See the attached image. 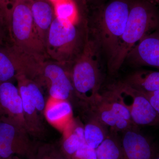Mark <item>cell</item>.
<instances>
[{"label":"cell","mask_w":159,"mask_h":159,"mask_svg":"<svg viewBox=\"0 0 159 159\" xmlns=\"http://www.w3.org/2000/svg\"><path fill=\"white\" fill-rule=\"evenodd\" d=\"M102 55L97 42L86 29L83 48L71 64L70 73L75 97L87 110L101 97Z\"/></svg>","instance_id":"6da1fadb"},{"label":"cell","mask_w":159,"mask_h":159,"mask_svg":"<svg viewBox=\"0 0 159 159\" xmlns=\"http://www.w3.org/2000/svg\"><path fill=\"white\" fill-rule=\"evenodd\" d=\"M159 28V12L148 0L130 3L125 29L111 57L107 61L109 73L119 72L129 52L144 36Z\"/></svg>","instance_id":"7a4b0ae2"},{"label":"cell","mask_w":159,"mask_h":159,"mask_svg":"<svg viewBox=\"0 0 159 159\" xmlns=\"http://www.w3.org/2000/svg\"><path fill=\"white\" fill-rule=\"evenodd\" d=\"M9 48L28 61L42 62L48 58L34 28L29 0H18L8 25Z\"/></svg>","instance_id":"3957f363"},{"label":"cell","mask_w":159,"mask_h":159,"mask_svg":"<svg viewBox=\"0 0 159 159\" xmlns=\"http://www.w3.org/2000/svg\"><path fill=\"white\" fill-rule=\"evenodd\" d=\"M130 4L125 0H114L99 9L90 22L87 21L89 34L97 42L107 61L125 29Z\"/></svg>","instance_id":"277c9868"},{"label":"cell","mask_w":159,"mask_h":159,"mask_svg":"<svg viewBox=\"0 0 159 159\" xmlns=\"http://www.w3.org/2000/svg\"><path fill=\"white\" fill-rule=\"evenodd\" d=\"M79 25L55 16L46 43L48 58L63 65H71L81 52L85 41V36L81 38Z\"/></svg>","instance_id":"5b68a950"},{"label":"cell","mask_w":159,"mask_h":159,"mask_svg":"<svg viewBox=\"0 0 159 159\" xmlns=\"http://www.w3.org/2000/svg\"><path fill=\"white\" fill-rule=\"evenodd\" d=\"M109 89L127 109L133 122L137 126L159 125V116L143 92L123 81L112 84Z\"/></svg>","instance_id":"8992f818"},{"label":"cell","mask_w":159,"mask_h":159,"mask_svg":"<svg viewBox=\"0 0 159 159\" xmlns=\"http://www.w3.org/2000/svg\"><path fill=\"white\" fill-rule=\"evenodd\" d=\"M91 115L110 128V131L122 133L129 129H138L127 109L118 100L110 89L88 110Z\"/></svg>","instance_id":"52a82bcc"},{"label":"cell","mask_w":159,"mask_h":159,"mask_svg":"<svg viewBox=\"0 0 159 159\" xmlns=\"http://www.w3.org/2000/svg\"><path fill=\"white\" fill-rule=\"evenodd\" d=\"M31 137L22 126L0 121V156L34 159L39 142Z\"/></svg>","instance_id":"ba28073f"},{"label":"cell","mask_w":159,"mask_h":159,"mask_svg":"<svg viewBox=\"0 0 159 159\" xmlns=\"http://www.w3.org/2000/svg\"><path fill=\"white\" fill-rule=\"evenodd\" d=\"M39 83L42 87L46 86L51 98L71 103L76 97L68 66L46 60L41 64Z\"/></svg>","instance_id":"9c48e42d"},{"label":"cell","mask_w":159,"mask_h":159,"mask_svg":"<svg viewBox=\"0 0 159 159\" xmlns=\"http://www.w3.org/2000/svg\"><path fill=\"white\" fill-rule=\"evenodd\" d=\"M0 121L20 125L28 131L19 90L11 81L0 83Z\"/></svg>","instance_id":"30bf717a"},{"label":"cell","mask_w":159,"mask_h":159,"mask_svg":"<svg viewBox=\"0 0 159 159\" xmlns=\"http://www.w3.org/2000/svg\"><path fill=\"white\" fill-rule=\"evenodd\" d=\"M125 61L133 66L159 69V28L144 36L131 50Z\"/></svg>","instance_id":"8fae6325"},{"label":"cell","mask_w":159,"mask_h":159,"mask_svg":"<svg viewBox=\"0 0 159 159\" xmlns=\"http://www.w3.org/2000/svg\"><path fill=\"white\" fill-rule=\"evenodd\" d=\"M121 141L122 159H153L157 153L152 142L139 129L124 132Z\"/></svg>","instance_id":"7c38bea8"},{"label":"cell","mask_w":159,"mask_h":159,"mask_svg":"<svg viewBox=\"0 0 159 159\" xmlns=\"http://www.w3.org/2000/svg\"><path fill=\"white\" fill-rule=\"evenodd\" d=\"M23 74L18 75L16 80L22 101L23 113L27 130L34 139L42 140L45 136V127L43 122L42 117L40 116L29 93Z\"/></svg>","instance_id":"4fadbf2b"},{"label":"cell","mask_w":159,"mask_h":159,"mask_svg":"<svg viewBox=\"0 0 159 159\" xmlns=\"http://www.w3.org/2000/svg\"><path fill=\"white\" fill-rule=\"evenodd\" d=\"M29 2L34 28L45 48L49 29L55 16L54 9L47 0H31Z\"/></svg>","instance_id":"5bb4252c"},{"label":"cell","mask_w":159,"mask_h":159,"mask_svg":"<svg viewBox=\"0 0 159 159\" xmlns=\"http://www.w3.org/2000/svg\"><path fill=\"white\" fill-rule=\"evenodd\" d=\"M44 116L50 124L62 132L74 119L72 103L68 100L49 97Z\"/></svg>","instance_id":"9a60e30c"},{"label":"cell","mask_w":159,"mask_h":159,"mask_svg":"<svg viewBox=\"0 0 159 159\" xmlns=\"http://www.w3.org/2000/svg\"><path fill=\"white\" fill-rule=\"evenodd\" d=\"M28 76V66L9 47L0 48V83L11 81L19 74Z\"/></svg>","instance_id":"2e32d148"},{"label":"cell","mask_w":159,"mask_h":159,"mask_svg":"<svg viewBox=\"0 0 159 159\" xmlns=\"http://www.w3.org/2000/svg\"><path fill=\"white\" fill-rule=\"evenodd\" d=\"M123 82L143 93L159 91V71H136L129 75Z\"/></svg>","instance_id":"e0dca14e"},{"label":"cell","mask_w":159,"mask_h":159,"mask_svg":"<svg viewBox=\"0 0 159 159\" xmlns=\"http://www.w3.org/2000/svg\"><path fill=\"white\" fill-rule=\"evenodd\" d=\"M107 126L96 117H91L84 126V140L86 144L96 149L106 139L109 133Z\"/></svg>","instance_id":"ac0fdd59"},{"label":"cell","mask_w":159,"mask_h":159,"mask_svg":"<svg viewBox=\"0 0 159 159\" xmlns=\"http://www.w3.org/2000/svg\"><path fill=\"white\" fill-rule=\"evenodd\" d=\"M74 119L62 132L63 137L61 142V150L69 159H72L79 148L85 144L84 137L78 135L74 126Z\"/></svg>","instance_id":"d6986e66"},{"label":"cell","mask_w":159,"mask_h":159,"mask_svg":"<svg viewBox=\"0 0 159 159\" xmlns=\"http://www.w3.org/2000/svg\"><path fill=\"white\" fill-rule=\"evenodd\" d=\"M97 159H122L121 139L117 133L110 131L104 141L96 149Z\"/></svg>","instance_id":"ffe728a7"},{"label":"cell","mask_w":159,"mask_h":159,"mask_svg":"<svg viewBox=\"0 0 159 159\" xmlns=\"http://www.w3.org/2000/svg\"><path fill=\"white\" fill-rule=\"evenodd\" d=\"M23 78L29 93L35 104L41 116H44L46 102L42 91L41 86L38 83L23 74Z\"/></svg>","instance_id":"44dd1931"},{"label":"cell","mask_w":159,"mask_h":159,"mask_svg":"<svg viewBox=\"0 0 159 159\" xmlns=\"http://www.w3.org/2000/svg\"><path fill=\"white\" fill-rule=\"evenodd\" d=\"M54 13L56 17L66 21L76 22L77 10L73 0H60L55 3Z\"/></svg>","instance_id":"7402d4cb"},{"label":"cell","mask_w":159,"mask_h":159,"mask_svg":"<svg viewBox=\"0 0 159 159\" xmlns=\"http://www.w3.org/2000/svg\"><path fill=\"white\" fill-rule=\"evenodd\" d=\"M34 159H69L61 150L60 145L39 142Z\"/></svg>","instance_id":"603a6c76"},{"label":"cell","mask_w":159,"mask_h":159,"mask_svg":"<svg viewBox=\"0 0 159 159\" xmlns=\"http://www.w3.org/2000/svg\"><path fill=\"white\" fill-rule=\"evenodd\" d=\"M17 1L0 0V20L7 29L11 12Z\"/></svg>","instance_id":"cb8c5ba5"},{"label":"cell","mask_w":159,"mask_h":159,"mask_svg":"<svg viewBox=\"0 0 159 159\" xmlns=\"http://www.w3.org/2000/svg\"><path fill=\"white\" fill-rule=\"evenodd\" d=\"M72 159H97L96 150L85 143L79 148Z\"/></svg>","instance_id":"d4e9b609"},{"label":"cell","mask_w":159,"mask_h":159,"mask_svg":"<svg viewBox=\"0 0 159 159\" xmlns=\"http://www.w3.org/2000/svg\"><path fill=\"white\" fill-rule=\"evenodd\" d=\"M9 46V38L8 29L0 20V48Z\"/></svg>","instance_id":"484cf974"},{"label":"cell","mask_w":159,"mask_h":159,"mask_svg":"<svg viewBox=\"0 0 159 159\" xmlns=\"http://www.w3.org/2000/svg\"><path fill=\"white\" fill-rule=\"evenodd\" d=\"M153 108L159 116V91L151 93H143Z\"/></svg>","instance_id":"4316f807"},{"label":"cell","mask_w":159,"mask_h":159,"mask_svg":"<svg viewBox=\"0 0 159 159\" xmlns=\"http://www.w3.org/2000/svg\"><path fill=\"white\" fill-rule=\"evenodd\" d=\"M148 1L156 6V5H157L159 0H148Z\"/></svg>","instance_id":"83f0119b"},{"label":"cell","mask_w":159,"mask_h":159,"mask_svg":"<svg viewBox=\"0 0 159 159\" xmlns=\"http://www.w3.org/2000/svg\"><path fill=\"white\" fill-rule=\"evenodd\" d=\"M0 159H22V158L18 157H15L12 158H5L0 156Z\"/></svg>","instance_id":"f1b7e54d"},{"label":"cell","mask_w":159,"mask_h":159,"mask_svg":"<svg viewBox=\"0 0 159 159\" xmlns=\"http://www.w3.org/2000/svg\"><path fill=\"white\" fill-rule=\"evenodd\" d=\"M153 159H159V152H158V153L157 152Z\"/></svg>","instance_id":"f546056e"},{"label":"cell","mask_w":159,"mask_h":159,"mask_svg":"<svg viewBox=\"0 0 159 159\" xmlns=\"http://www.w3.org/2000/svg\"><path fill=\"white\" fill-rule=\"evenodd\" d=\"M52 2H54L56 3V2H58V1H60V0H51Z\"/></svg>","instance_id":"4dcf8cb0"},{"label":"cell","mask_w":159,"mask_h":159,"mask_svg":"<svg viewBox=\"0 0 159 159\" xmlns=\"http://www.w3.org/2000/svg\"><path fill=\"white\" fill-rule=\"evenodd\" d=\"M157 5H159V0L158 1V2Z\"/></svg>","instance_id":"1f68e13d"},{"label":"cell","mask_w":159,"mask_h":159,"mask_svg":"<svg viewBox=\"0 0 159 159\" xmlns=\"http://www.w3.org/2000/svg\"><path fill=\"white\" fill-rule=\"evenodd\" d=\"M29 1H31V0H29Z\"/></svg>","instance_id":"d6a6232c"},{"label":"cell","mask_w":159,"mask_h":159,"mask_svg":"<svg viewBox=\"0 0 159 159\" xmlns=\"http://www.w3.org/2000/svg\"><path fill=\"white\" fill-rule=\"evenodd\" d=\"M90 1H92V0H90Z\"/></svg>","instance_id":"836d02e7"}]
</instances>
